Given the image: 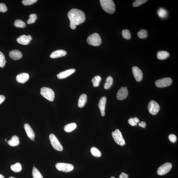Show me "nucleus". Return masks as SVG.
I'll return each mask as SVG.
<instances>
[{
	"instance_id": "f257e3e1",
	"label": "nucleus",
	"mask_w": 178,
	"mask_h": 178,
	"mask_svg": "<svg viewBox=\"0 0 178 178\" xmlns=\"http://www.w3.org/2000/svg\"><path fill=\"white\" fill-rule=\"evenodd\" d=\"M68 18L70 21V28L74 29L76 25H79L83 23L85 21V13L80 10L72 9L68 14Z\"/></svg>"
},
{
	"instance_id": "f03ea898",
	"label": "nucleus",
	"mask_w": 178,
	"mask_h": 178,
	"mask_svg": "<svg viewBox=\"0 0 178 178\" xmlns=\"http://www.w3.org/2000/svg\"><path fill=\"white\" fill-rule=\"evenodd\" d=\"M100 4L104 11L110 14H112L115 11V6L112 0H100Z\"/></svg>"
},
{
	"instance_id": "7ed1b4c3",
	"label": "nucleus",
	"mask_w": 178,
	"mask_h": 178,
	"mask_svg": "<svg viewBox=\"0 0 178 178\" xmlns=\"http://www.w3.org/2000/svg\"><path fill=\"white\" fill-rule=\"evenodd\" d=\"M87 43L90 45L97 46L100 45L102 40L99 34L94 33L89 36L87 39Z\"/></svg>"
},
{
	"instance_id": "20e7f679",
	"label": "nucleus",
	"mask_w": 178,
	"mask_h": 178,
	"mask_svg": "<svg viewBox=\"0 0 178 178\" xmlns=\"http://www.w3.org/2000/svg\"><path fill=\"white\" fill-rule=\"evenodd\" d=\"M40 93L47 99L52 102L54 99V93L50 88L43 87L41 89Z\"/></svg>"
},
{
	"instance_id": "39448f33",
	"label": "nucleus",
	"mask_w": 178,
	"mask_h": 178,
	"mask_svg": "<svg viewBox=\"0 0 178 178\" xmlns=\"http://www.w3.org/2000/svg\"><path fill=\"white\" fill-rule=\"evenodd\" d=\"M112 136L115 142L117 144L121 146L125 145V140L123 137L122 133L119 130L116 129L114 132H113Z\"/></svg>"
},
{
	"instance_id": "423d86ee",
	"label": "nucleus",
	"mask_w": 178,
	"mask_h": 178,
	"mask_svg": "<svg viewBox=\"0 0 178 178\" xmlns=\"http://www.w3.org/2000/svg\"><path fill=\"white\" fill-rule=\"evenodd\" d=\"M56 167L59 171L69 172L73 170L74 167L72 165L68 163H58L56 165Z\"/></svg>"
},
{
	"instance_id": "0eeeda50",
	"label": "nucleus",
	"mask_w": 178,
	"mask_h": 178,
	"mask_svg": "<svg viewBox=\"0 0 178 178\" xmlns=\"http://www.w3.org/2000/svg\"><path fill=\"white\" fill-rule=\"evenodd\" d=\"M49 139L51 144L54 149L58 151H62L63 150V147L62 145H61L55 135L53 134H51L49 135Z\"/></svg>"
},
{
	"instance_id": "6e6552de",
	"label": "nucleus",
	"mask_w": 178,
	"mask_h": 178,
	"mask_svg": "<svg viewBox=\"0 0 178 178\" xmlns=\"http://www.w3.org/2000/svg\"><path fill=\"white\" fill-rule=\"evenodd\" d=\"M147 108L151 114L154 115L159 112L160 106L156 101L152 100L148 103Z\"/></svg>"
},
{
	"instance_id": "1a4fd4ad",
	"label": "nucleus",
	"mask_w": 178,
	"mask_h": 178,
	"mask_svg": "<svg viewBox=\"0 0 178 178\" xmlns=\"http://www.w3.org/2000/svg\"><path fill=\"white\" fill-rule=\"evenodd\" d=\"M172 167L171 163L169 162L165 163L158 168L157 170V174L160 175L166 174L170 171Z\"/></svg>"
},
{
	"instance_id": "9d476101",
	"label": "nucleus",
	"mask_w": 178,
	"mask_h": 178,
	"mask_svg": "<svg viewBox=\"0 0 178 178\" xmlns=\"http://www.w3.org/2000/svg\"><path fill=\"white\" fill-rule=\"evenodd\" d=\"M172 79L170 78H165L159 79L155 81V85L157 87L162 88L171 85Z\"/></svg>"
},
{
	"instance_id": "9b49d317",
	"label": "nucleus",
	"mask_w": 178,
	"mask_h": 178,
	"mask_svg": "<svg viewBox=\"0 0 178 178\" xmlns=\"http://www.w3.org/2000/svg\"><path fill=\"white\" fill-rule=\"evenodd\" d=\"M134 76L138 82H140L142 80L143 73L140 69L137 66L133 67L132 69Z\"/></svg>"
},
{
	"instance_id": "f8f14e48",
	"label": "nucleus",
	"mask_w": 178,
	"mask_h": 178,
	"mask_svg": "<svg viewBox=\"0 0 178 178\" xmlns=\"http://www.w3.org/2000/svg\"><path fill=\"white\" fill-rule=\"evenodd\" d=\"M32 40V38L30 35L26 36L24 35L17 38V41L19 44L25 45L29 44Z\"/></svg>"
},
{
	"instance_id": "ddd939ff",
	"label": "nucleus",
	"mask_w": 178,
	"mask_h": 178,
	"mask_svg": "<svg viewBox=\"0 0 178 178\" xmlns=\"http://www.w3.org/2000/svg\"><path fill=\"white\" fill-rule=\"evenodd\" d=\"M127 87L121 88L118 91L117 95L118 99L122 100L127 98L128 95Z\"/></svg>"
},
{
	"instance_id": "4468645a",
	"label": "nucleus",
	"mask_w": 178,
	"mask_h": 178,
	"mask_svg": "<svg viewBox=\"0 0 178 178\" xmlns=\"http://www.w3.org/2000/svg\"><path fill=\"white\" fill-rule=\"evenodd\" d=\"M107 98L105 96L100 99L98 103V107L100 111L101 115L104 117L105 115V109Z\"/></svg>"
},
{
	"instance_id": "2eb2a0df",
	"label": "nucleus",
	"mask_w": 178,
	"mask_h": 178,
	"mask_svg": "<svg viewBox=\"0 0 178 178\" xmlns=\"http://www.w3.org/2000/svg\"><path fill=\"white\" fill-rule=\"evenodd\" d=\"M75 70L74 69H68V70L59 73L57 75V76L59 79H65L75 72Z\"/></svg>"
},
{
	"instance_id": "dca6fc26",
	"label": "nucleus",
	"mask_w": 178,
	"mask_h": 178,
	"mask_svg": "<svg viewBox=\"0 0 178 178\" xmlns=\"http://www.w3.org/2000/svg\"><path fill=\"white\" fill-rule=\"evenodd\" d=\"M24 128L29 138L32 140H34L35 134L30 126L28 124H25L24 125Z\"/></svg>"
},
{
	"instance_id": "f3484780",
	"label": "nucleus",
	"mask_w": 178,
	"mask_h": 178,
	"mask_svg": "<svg viewBox=\"0 0 178 178\" xmlns=\"http://www.w3.org/2000/svg\"><path fill=\"white\" fill-rule=\"evenodd\" d=\"M16 79L18 82L24 83L29 80V75L28 73H22L17 75Z\"/></svg>"
},
{
	"instance_id": "a211bd4d",
	"label": "nucleus",
	"mask_w": 178,
	"mask_h": 178,
	"mask_svg": "<svg viewBox=\"0 0 178 178\" xmlns=\"http://www.w3.org/2000/svg\"><path fill=\"white\" fill-rule=\"evenodd\" d=\"M9 55L10 57L14 60H18L23 57V54L18 50H14L10 52Z\"/></svg>"
},
{
	"instance_id": "6ab92c4d",
	"label": "nucleus",
	"mask_w": 178,
	"mask_h": 178,
	"mask_svg": "<svg viewBox=\"0 0 178 178\" xmlns=\"http://www.w3.org/2000/svg\"><path fill=\"white\" fill-rule=\"evenodd\" d=\"M67 54L66 51L63 49H59L54 51L50 55L51 58H54L65 56Z\"/></svg>"
},
{
	"instance_id": "aec40b11",
	"label": "nucleus",
	"mask_w": 178,
	"mask_h": 178,
	"mask_svg": "<svg viewBox=\"0 0 178 178\" xmlns=\"http://www.w3.org/2000/svg\"><path fill=\"white\" fill-rule=\"evenodd\" d=\"M87 95L85 94L81 95L79 98L78 103V106L80 108H83L85 106L87 101Z\"/></svg>"
},
{
	"instance_id": "412c9836",
	"label": "nucleus",
	"mask_w": 178,
	"mask_h": 178,
	"mask_svg": "<svg viewBox=\"0 0 178 178\" xmlns=\"http://www.w3.org/2000/svg\"><path fill=\"white\" fill-rule=\"evenodd\" d=\"M8 144L12 147L18 145L19 143V138L16 136H13L8 141Z\"/></svg>"
},
{
	"instance_id": "4be33fe9",
	"label": "nucleus",
	"mask_w": 178,
	"mask_h": 178,
	"mask_svg": "<svg viewBox=\"0 0 178 178\" xmlns=\"http://www.w3.org/2000/svg\"><path fill=\"white\" fill-rule=\"evenodd\" d=\"M77 125L75 123H72L66 125L64 127V130L67 132H70L75 130Z\"/></svg>"
},
{
	"instance_id": "5701e85b",
	"label": "nucleus",
	"mask_w": 178,
	"mask_h": 178,
	"mask_svg": "<svg viewBox=\"0 0 178 178\" xmlns=\"http://www.w3.org/2000/svg\"><path fill=\"white\" fill-rule=\"evenodd\" d=\"M170 56V54L165 51H160L157 54V58L160 60H164L166 59Z\"/></svg>"
},
{
	"instance_id": "b1692460",
	"label": "nucleus",
	"mask_w": 178,
	"mask_h": 178,
	"mask_svg": "<svg viewBox=\"0 0 178 178\" xmlns=\"http://www.w3.org/2000/svg\"><path fill=\"white\" fill-rule=\"evenodd\" d=\"M113 79L112 76H109L106 79L104 88L106 90L109 89L113 85Z\"/></svg>"
},
{
	"instance_id": "393cba45",
	"label": "nucleus",
	"mask_w": 178,
	"mask_h": 178,
	"mask_svg": "<svg viewBox=\"0 0 178 178\" xmlns=\"http://www.w3.org/2000/svg\"><path fill=\"white\" fill-rule=\"evenodd\" d=\"M157 13L160 18L164 19L168 15V12L166 10L163 8H160L158 10Z\"/></svg>"
},
{
	"instance_id": "a878e982",
	"label": "nucleus",
	"mask_w": 178,
	"mask_h": 178,
	"mask_svg": "<svg viewBox=\"0 0 178 178\" xmlns=\"http://www.w3.org/2000/svg\"><path fill=\"white\" fill-rule=\"evenodd\" d=\"M10 168L11 170L15 172H20L22 170V165L19 163L11 165Z\"/></svg>"
},
{
	"instance_id": "bb28decb",
	"label": "nucleus",
	"mask_w": 178,
	"mask_h": 178,
	"mask_svg": "<svg viewBox=\"0 0 178 178\" xmlns=\"http://www.w3.org/2000/svg\"><path fill=\"white\" fill-rule=\"evenodd\" d=\"M90 152L94 156L96 157H99L101 156V153L99 150L97 148L93 147L91 148Z\"/></svg>"
},
{
	"instance_id": "cd10ccee",
	"label": "nucleus",
	"mask_w": 178,
	"mask_h": 178,
	"mask_svg": "<svg viewBox=\"0 0 178 178\" xmlns=\"http://www.w3.org/2000/svg\"><path fill=\"white\" fill-rule=\"evenodd\" d=\"M14 26L17 28H24L26 27V24L21 20L17 19L15 22Z\"/></svg>"
},
{
	"instance_id": "c85d7f7f",
	"label": "nucleus",
	"mask_w": 178,
	"mask_h": 178,
	"mask_svg": "<svg viewBox=\"0 0 178 178\" xmlns=\"http://www.w3.org/2000/svg\"><path fill=\"white\" fill-rule=\"evenodd\" d=\"M32 174L33 178H43L41 173L34 166L33 168Z\"/></svg>"
},
{
	"instance_id": "c756f323",
	"label": "nucleus",
	"mask_w": 178,
	"mask_h": 178,
	"mask_svg": "<svg viewBox=\"0 0 178 178\" xmlns=\"http://www.w3.org/2000/svg\"><path fill=\"white\" fill-rule=\"evenodd\" d=\"M101 80V78L100 76H97L94 77L92 79V81L94 87H98L99 85V83Z\"/></svg>"
},
{
	"instance_id": "7c9ffc66",
	"label": "nucleus",
	"mask_w": 178,
	"mask_h": 178,
	"mask_svg": "<svg viewBox=\"0 0 178 178\" xmlns=\"http://www.w3.org/2000/svg\"><path fill=\"white\" fill-rule=\"evenodd\" d=\"M137 35L138 38L140 39L146 38L148 36L147 32L146 30L143 29L138 31Z\"/></svg>"
},
{
	"instance_id": "2f4dec72",
	"label": "nucleus",
	"mask_w": 178,
	"mask_h": 178,
	"mask_svg": "<svg viewBox=\"0 0 178 178\" xmlns=\"http://www.w3.org/2000/svg\"><path fill=\"white\" fill-rule=\"evenodd\" d=\"M38 18L36 14H32L30 15L29 19L27 23L29 24H33L35 22L36 20Z\"/></svg>"
},
{
	"instance_id": "473e14b6",
	"label": "nucleus",
	"mask_w": 178,
	"mask_h": 178,
	"mask_svg": "<svg viewBox=\"0 0 178 178\" xmlns=\"http://www.w3.org/2000/svg\"><path fill=\"white\" fill-rule=\"evenodd\" d=\"M122 35L123 38L126 39H130L131 38V33L128 29L123 30L122 31Z\"/></svg>"
},
{
	"instance_id": "72a5a7b5",
	"label": "nucleus",
	"mask_w": 178,
	"mask_h": 178,
	"mask_svg": "<svg viewBox=\"0 0 178 178\" xmlns=\"http://www.w3.org/2000/svg\"><path fill=\"white\" fill-rule=\"evenodd\" d=\"M6 61L5 56L3 53L0 51V67H3L6 64Z\"/></svg>"
},
{
	"instance_id": "f704fd0d",
	"label": "nucleus",
	"mask_w": 178,
	"mask_h": 178,
	"mask_svg": "<svg viewBox=\"0 0 178 178\" xmlns=\"http://www.w3.org/2000/svg\"><path fill=\"white\" fill-rule=\"evenodd\" d=\"M147 1V0L146 1V0H137L133 2V6L134 7H137L145 3Z\"/></svg>"
},
{
	"instance_id": "c9c22d12",
	"label": "nucleus",
	"mask_w": 178,
	"mask_h": 178,
	"mask_svg": "<svg viewBox=\"0 0 178 178\" xmlns=\"http://www.w3.org/2000/svg\"><path fill=\"white\" fill-rule=\"evenodd\" d=\"M38 1L37 0H23L22 3L24 6H28L33 4Z\"/></svg>"
},
{
	"instance_id": "e433bc0d",
	"label": "nucleus",
	"mask_w": 178,
	"mask_h": 178,
	"mask_svg": "<svg viewBox=\"0 0 178 178\" xmlns=\"http://www.w3.org/2000/svg\"><path fill=\"white\" fill-rule=\"evenodd\" d=\"M7 10L6 5L3 3H0V12H6Z\"/></svg>"
},
{
	"instance_id": "4c0bfd02",
	"label": "nucleus",
	"mask_w": 178,
	"mask_h": 178,
	"mask_svg": "<svg viewBox=\"0 0 178 178\" xmlns=\"http://www.w3.org/2000/svg\"><path fill=\"white\" fill-rule=\"evenodd\" d=\"M169 140L170 142L174 143L176 142L177 138L176 136L174 134H170L169 136Z\"/></svg>"
},
{
	"instance_id": "58836bf2",
	"label": "nucleus",
	"mask_w": 178,
	"mask_h": 178,
	"mask_svg": "<svg viewBox=\"0 0 178 178\" xmlns=\"http://www.w3.org/2000/svg\"><path fill=\"white\" fill-rule=\"evenodd\" d=\"M128 122L130 125L132 126H135L137 125V123L135 122V121L133 119V118H130L128 120Z\"/></svg>"
},
{
	"instance_id": "ea45409f",
	"label": "nucleus",
	"mask_w": 178,
	"mask_h": 178,
	"mask_svg": "<svg viewBox=\"0 0 178 178\" xmlns=\"http://www.w3.org/2000/svg\"><path fill=\"white\" fill-rule=\"evenodd\" d=\"M119 178H128V175L124 172L121 173Z\"/></svg>"
},
{
	"instance_id": "a19ab883",
	"label": "nucleus",
	"mask_w": 178,
	"mask_h": 178,
	"mask_svg": "<svg viewBox=\"0 0 178 178\" xmlns=\"http://www.w3.org/2000/svg\"><path fill=\"white\" fill-rule=\"evenodd\" d=\"M139 127H141L143 128H145L146 126V124L144 122H142L138 124Z\"/></svg>"
},
{
	"instance_id": "79ce46f5",
	"label": "nucleus",
	"mask_w": 178,
	"mask_h": 178,
	"mask_svg": "<svg viewBox=\"0 0 178 178\" xmlns=\"http://www.w3.org/2000/svg\"><path fill=\"white\" fill-rule=\"evenodd\" d=\"M5 99H6V98L4 96L0 95V104L3 102L5 100Z\"/></svg>"
},
{
	"instance_id": "37998d69",
	"label": "nucleus",
	"mask_w": 178,
	"mask_h": 178,
	"mask_svg": "<svg viewBox=\"0 0 178 178\" xmlns=\"http://www.w3.org/2000/svg\"><path fill=\"white\" fill-rule=\"evenodd\" d=\"M134 120L135 121V122L136 123H138L139 122V120H138V119L136 117H134L133 118Z\"/></svg>"
},
{
	"instance_id": "c03bdc74",
	"label": "nucleus",
	"mask_w": 178,
	"mask_h": 178,
	"mask_svg": "<svg viewBox=\"0 0 178 178\" xmlns=\"http://www.w3.org/2000/svg\"><path fill=\"white\" fill-rule=\"evenodd\" d=\"M0 178H4V177L3 175L0 174Z\"/></svg>"
},
{
	"instance_id": "a18cd8bd",
	"label": "nucleus",
	"mask_w": 178,
	"mask_h": 178,
	"mask_svg": "<svg viewBox=\"0 0 178 178\" xmlns=\"http://www.w3.org/2000/svg\"><path fill=\"white\" fill-rule=\"evenodd\" d=\"M9 178H15L13 177H10Z\"/></svg>"
},
{
	"instance_id": "49530a36",
	"label": "nucleus",
	"mask_w": 178,
	"mask_h": 178,
	"mask_svg": "<svg viewBox=\"0 0 178 178\" xmlns=\"http://www.w3.org/2000/svg\"><path fill=\"white\" fill-rule=\"evenodd\" d=\"M110 178H115L114 177H111Z\"/></svg>"
},
{
	"instance_id": "de8ad7c7",
	"label": "nucleus",
	"mask_w": 178,
	"mask_h": 178,
	"mask_svg": "<svg viewBox=\"0 0 178 178\" xmlns=\"http://www.w3.org/2000/svg\"><path fill=\"white\" fill-rule=\"evenodd\" d=\"M5 141L6 142V140H5Z\"/></svg>"
}]
</instances>
